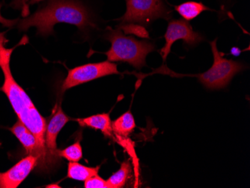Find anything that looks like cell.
I'll return each mask as SVG.
<instances>
[{"mask_svg":"<svg viewBox=\"0 0 250 188\" xmlns=\"http://www.w3.org/2000/svg\"><path fill=\"white\" fill-rule=\"evenodd\" d=\"M5 32H0V68L4 75V82L0 91L3 92L14 111L21 121L32 132L37 140L39 149L43 157V171H48L53 167L47 148L45 146V133L47 127V121L41 115L36 106L34 105L26 91L18 84L14 78L10 67L11 55L15 49L26 43L24 37L13 48H7L5 43L8 42L5 36Z\"/></svg>","mask_w":250,"mask_h":188,"instance_id":"obj_1","label":"cell"},{"mask_svg":"<svg viewBox=\"0 0 250 188\" xmlns=\"http://www.w3.org/2000/svg\"><path fill=\"white\" fill-rule=\"evenodd\" d=\"M61 23L74 25L84 33L97 28L92 12L78 0H49L33 15L18 19L16 26L24 32L36 27L38 36L47 37L54 34L55 25Z\"/></svg>","mask_w":250,"mask_h":188,"instance_id":"obj_2","label":"cell"},{"mask_svg":"<svg viewBox=\"0 0 250 188\" xmlns=\"http://www.w3.org/2000/svg\"><path fill=\"white\" fill-rule=\"evenodd\" d=\"M105 35L111 43V47L105 54L111 63H127L136 69L146 66V57L156 50L155 44L147 40L140 41L132 36H125L120 29L107 28Z\"/></svg>","mask_w":250,"mask_h":188,"instance_id":"obj_3","label":"cell"},{"mask_svg":"<svg viewBox=\"0 0 250 188\" xmlns=\"http://www.w3.org/2000/svg\"><path fill=\"white\" fill-rule=\"evenodd\" d=\"M217 42L216 39L210 42L213 56V64L210 68L202 74L187 75L197 77L199 82L209 90H219L226 88L236 74L246 68L243 63L224 58L223 53L217 50Z\"/></svg>","mask_w":250,"mask_h":188,"instance_id":"obj_4","label":"cell"},{"mask_svg":"<svg viewBox=\"0 0 250 188\" xmlns=\"http://www.w3.org/2000/svg\"><path fill=\"white\" fill-rule=\"evenodd\" d=\"M126 12L119 18L120 24L137 23L149 26L155 20L172 18V10L165 0H126Z\"/></svg>","mask_w":250,"mask_h":188,"instance_id":"obj_5","label":"cell"},{"mask_svg":"<svg viewBox=\"0 0 250 188\" xmlns=\"http://www.w3.org/2000/svg\"><path fill=\"white\" fill-rule=\"evenodd\" d=\"M120 74L118 71L117 64L107 60L102 63H88L77 66L67 73L62 85V91L64 92L73 87L99 79L101 77Z\"/></svg>","mask_w":250,"mask_h":188,"instance_id":"obj_6","label":"cell"},{"mask_svg":"<svg viewBox=\"0 0 250 188\" xmlns=\"http://www.w3.org/2000/svg\"><path fill=\"white\" fill-rule=\"evenodd\" d=\"M166 43L161 49V55L164 63L167 61V57L171 52L172 44L176 41L183 40L184 43L188 47H195L205 40L202 34L195 32L188 21L185 20H172L169 21L167 32L164 35Z\"/></svg>","mask_w":250,"mask_h":188,"instance_id":"obj_7","label":"cell"},{"mask_svg":"<svg viewBox=\"0 0 250 188\" xmlns=\"http://www.w3.org/2000/svg\"><path fill=\"white\" fill-rule=\"evenodd\" d=\"M38 158L32 154L17 163L6 172H0V188H17L37 167Z\"/></svg>","mask_w":250,"mask_h":188,"instance_id":"obj_8","label":"cell"},{"mask_svg":"<svg viewBox=\"0 0 250 188\" xmlns=\"http://www.w3.org/2000/svg\"><path fill=\"white\" fill-rule=\"evenodd\" d=\"M69 122V118L63 112L61 105L52 115L47 123L46 133H45V146L47 148L49 158L52 166H55L60 158L57 156V145L56 139L64 125Z\"/></svg>","mask_w":250,"mask_h":188,"instance_id":"obj_9","label":"cell"},{"mask_svg":"<svg viewBox=\"0 0 250 188\" xmlns=\"http://www.w3.org/2000/svg\"><path fill=\"white\" fill-rule=\"evenodd\" d=\"M10 130L22 144V146L26 150V153L28 154H32L38 158V164L36 167L40 169L41 171H43V157H42V153L39 149L37 140L32 132L20 120H18V122L14 125L13 127L10 128Z\"/></svg>","mask_w":250,"mask_h":188,"instance_id":"obj_10","label":"cell"},{"mask_svg":"<svg viewBox=\"0 0 250 188\" xmlns=\"http://www.w3.org/2000/svg\"><path fill=\"white\" fill-rule=\"evenodd\" d=\"M81 127H91L95 130H101L105 137H112V120L109 113L94 115L83 119H76Z\"/></svg>","mask_w":250,"mask_h":188,"instance_id":"obj_11","label":"cell"},{"mask_svg":"<svg viewBox=\"0 0 250 188\" xmlns=\"http://www.w3.org/2000/svg\"><path fill=\"white\" fill-rule=\"evenodd\" d=\"M176 11L185 21H189L194 20L206 11H210V8L204 5L202 2L188 1L178 5H175Z\"/></svg>","mask_w":250,"mask_h":188,"instance_id":"obj_12","label":"cell"},{"mask_svg":"<svg viewBox=\"0 0 250 188\" xmlns=\"http://www.w3.org/2000/svg\"><path fill=\"white\" fill-rule=\"evenodd\" d=\"M112 131L118 136L127 137L136 127L134 117L131 112H126L123 115L112 122Z\"/></svg>","mask_w":250,"mask_h":188,"instance_id":"obj_13","label":"cell"},{"mask_svg":"<svg viewBox=\"0 0 250 188\" xmlns=\"http://www.w3.org/2000/svg\"><path fill=\"white\" fill-rule=\"evenodd\" d=\"M100 167H90L77 162H70L67 166V178L80 182H85L90 177L98 175Z\"/></svg>","mask_w":250,"mask_h":188,"instance_id":"obj_14","label":"cell"},{"mask_svg":"<svg viewBox=\"0 0 250 188\" xmlns=\"http://www.w3.org/2000/svg\"><path fill=\"white\" fill-rule=\"evenodd\" d=\"M131 173V166L129 161L121 164L120 169L109 177L107 182L109 188H121L125 186Z\"/></svg>","mask_w":250,"mask_h":188,"instance_id":"obj_15","label":"cell"},{"mask_svg":"<svg viewBox=\"0 0 250 188\" xmlns=\"http://www.w3.org/2000/svg\"><path fill=\"white\" fill-rule=\"evenodd\" d=\"M57 156L59 158H65L70 162H78L83 158V148L81 141L77 140L70 146L63 150L57 151Z\"/></svg>","mask_w":250,"mask_h":188,"instance_id":"obj_16","label":"cell"},{"mask_svg":"<svg viewBox=\"0 0 250 188\" xmlns=\"http://www.w3.org/2000/svg\"><path fill=\"white\" fill-rule=\"evenodd\" d=\"M121 30L125 31V34H132L140 38L148 39L149 33L146 30V27L137 23H125L118 26Z\"/></svg>","mask_w":250,"mask_h":188,"instance_id":"obj_17","label":"cell"},{"mask_svg":"<svg viewBox=\"0 0 250 188\" xmlns=\"http://www.w3.org/2000/svg\"><path fill=\"white\" fill-rule=\"evenodd\" d=\"M84 183L85 188H109L106 180L102 179L99 175H96L90 177Z\"/></svg>","mask_w":250,"mask_h":188,"instance_id":"obj_18","label":"cell"},{"mask_svg":"<svg viewBox=\"0 0 250 188\" xmlns=\"http://www.w3.org/2000/svg\"><path fill=\"white\" fill-rule=\"evenodd\" d=\"M1 8H2V4H0V23L3 25L5 27L11 28L14 26H16L18 19L8 20L3 18L1 15Z\"/></svg>","mask_w":250,"mask_h":188,"instance_id":"obj_19","label":"cell"},{"mask_svg":"<svg viewBox=\"0 0 250 188\" xmlns=\"http://www.w3.org/2000/svg\"><path fill=\"white\" fill-rule=\"evenodd\" d=\"M241 50L238 47H232L230 51V54L233 55L234 57H238L241 54Z\"/></svg>","mask_w":250,"mask_h":188,"instance_id":"obj_20","label":"cell"},{"mask_svg":"<svg viewBox=\"0 0 250 188\" xmlns=\"http://www.w3.org/2000/svg\"><path fill=\"white\" fill-rule=\"evenodd\" d=\"M43 0H29V2L32 4L39 3V2H42Z\"/></svg>","mask_w":250,"mask_h":188,"instance_id":"obj_21","label":"cell"},{"mask_svg":"<svg viewBox=\"0 0 250 188\" xmlns=\"http://www.w3.org/2000/svg\"><path fill=\"white\" fill-rule=\"evenodd\" d=\"M47 188H61V187L56 185H47Z\"/></svg>","mask_w":250,"mask_h":188,"instance_id":"obj_22","label":"cell"}]
</instances>
